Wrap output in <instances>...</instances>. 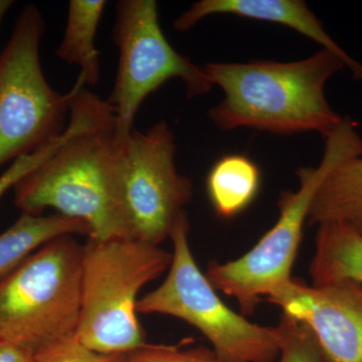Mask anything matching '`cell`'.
<instances>
[{"mask_svg":"<svg viewBox=\"0 0 362 362\" xmlns=\"http://www.w3.org/2000/svg\"><path fill=\"white\" fill-rule=\"evenodd\" d=\"M189 230L185 214L170 235L173 252L168 277L138 300V313L164 314L185 321L201 331L225 362L275 361L282 341L280 326L250 322L221 301L197 267L188 243Z\"/></svg>","mask_w":362,"mask_h":362,"instance_id":"cell-6","label":"cell"},{"mask_svg":"<svg viewBox=\"0 0 362 362\" xmlns=\"http://www.w3.org/2000/svg\"><path fill=\"white\" fill-rule=\"evenodd\" d=\"M107 1L71 0L63 40L57 49L62 61L80 68L86 87L97 86L100 80V52L96 35Z\"/></svg>","mask_w":362,"mask_h":362,"instance_id":"cell-15","label":"cell"},{"mask_svg":"<svg viewBox=\"0 0 362 362\" xmlns=\"http://www.w3.org/2000/svg\"><path fill=\"white\" fill-rule=\"evenodd\" d=\"M70 126L68 124L64 134L58 139L54 140V142H52L51 144L33 152V153L18 157V159L11 162L8 168L0 175V199L11 188H14L28 173H32L35 168H39L40 164L44 163L47 158H49L54 154V152L65 142L66 138L70 135Z\"/></svg>","mask_w":362,"mask_h":362,"instance_id":"cell-20","label":"cell"},{"mask_svg":"<svg viewBox=\"0 0 362 362\" xmlns=\"http://www.w3.org/2000/svg\"><path fill=\"white\" fill-rule=\"evenodd\" d=\"M45 30L40 9L25 6L0 54V168L51 144L68 126L71 93L52 89L42 71Z\"/></svg>","mask_w":362,"mask_h":362,"instance_id":"cell-7","label":"cell"},{"mask_svg":"<svg viewBox=\"0 0 362 362\" xmlns=\"http://www.w3.org/2000/svg\"><path fill=\"white\" fill-rule=\"evenodd\" d=\"M310 275L313 286L340 281L361 285L362 233L344 223L319 225Z\"/></svg>","mask_w":362,"mask_h":362,"instance_id":"cell-13","label":"cell"},{"mask_svg":"<svg viewBox=\"0 0 362 362\" xmlns=\"http://www.w3.org/2000/svg\"><path fill=\"white\" fill-rule=\"evenodd\" d=\"M279 326L282 331L279 362H324L315 338L305 324L283 313Z\"/></svg>","mask_w":362,"mask_h":362,"instance_id":"cell-17","label":"cell"},{"mask_svg":"<svg viewBox=\"0 0 362 362\" xmlns=\"http://www.w3.org/2000/svg\"><path fill=\"white\" fill-rule=\"evenodd\" d=\"M84 246L62 235L0 283V339L33 356L75 337L82 308Z\"/></svg>","mask_w":362,"mask_h":362,"instance_id":"cell-5","label":"cell"},{"mask_svg":"<svg viewBox=\"0 0 362 362\" xmlns=\"http://www.w3.org/2000/svg\"><path fill=\"white\" fill-rule=\"evenodd\" d=\"M125 362H225L214 350L197 347L180 349L173 345L145 344L141 349L130 352Z\"/></svg>","mask_w":362,"mask_h":362,"instance_id":"cell-18","label":"cell"},{"mask_svg":"<svg viewBox=\"0 0 362 362\" xmlns=\"http://www.w3.org/2000/svg\"><path fill=\"white\" fill-rule=\"evenodd\" d=\"M68 235L90 238V228L84 221L62 214L33 216L21 213L11 228L0 233V283L40 247Z\"/></svg>","mask_w":362,"mask_h":362,"instance_id":"cell-12","label":"cell"},{"mask_svg":"<svg viewBox=\"0 0 362 362\" xmlns=\"http://www.w3.org/2000/svg\"><path fill=\"white\" fill-rule=\"evenodd\" d=\"M308 221L344 223L362 232V156L347 159L326 176L314 195Z\"/></svg>","mask_w":362,"mask_h":362,"instance_id":"cell-14","label":"cell"},{"mask_svg":"<svg viewBox=\"0 0 362 362\" xmlns=\"http://www.w3.org/2000/svg\"><path fill=\"white\" fill-rule=\"evenodd\" d=\"M127 354H101L87 349L77 337L62 340L35 356V362H125Z\"/></svg>","mask_w":362,"mask_h":362,"instance_id":"cell-19","label":"cell"},{"mask_svg":"<svg viewBox=\"0 0 362 362\" xmlns=\"http://www.w3.org/2000/svg\"><path fill=\"white\" fill-rule=\"evenodd\" d=\"M70 93V135L14 187V204L21 213L42 216L52 209L84 221L90 228L89 239H125L116 197L113 108L81 77Z\"/></svg>","mask_w":362,"mask_h":362,"instance_id":"cell-1","label":"cell"},{"mask_svg":"<svg viewBox=\"0 0 362 362\" xmlns=\"http://www.w3.org/2000/svg\"><path fill=\"white\" fill-rule=\"evenodd\" d=\"M261 185V171L249 157L230 154L214 164L206 180V189L214 211L230 220L251 206Z\"/></svg>","mask_w":362,"mask_h":362,"instance_id":"cell-16","label":"cell"},{"mask_svg":"<svg viewBox=\"0 0 362 362\" xmlns=\"http://www.w3.org/2000/svg\"><path fill=\"white\" fill-rule=\"evenodd\" d=\"M112 40L119 52L115 85L107 101L122 142L132 132L144 100L171 78H180L187 98L204 96L214 85L204 66L173 49L162 32L156 0H120Z\"/></svg>","mask_w":362,"mask_h":362,"instance_id":"cell-9","label":"cell"},{"mask_svg":"<svg viewBox=\"0 0 362 362\" xmlns=\"http://www.w3.org/2000/svg\"><path fill=\"white\" fill-rule=\"evenodd\" d=\"M214 14H233L292 28L320 45L323 49L341 58L351 75L362 80L361 64L330 37L321 21L303 0H201L178 16L173 28L177 32H188L199 21Z\"/></svg>","mask_w":362,"mask_h":362,"instance_id":"cell-11","label":"cell"},{"mask_svg":"<svg viewBox=\"0 0 362 362\" xmlns=\"http://www.w3.org/2000/svg\"><path fill=\"white\" fill-rule=\"evenodd\" d=\"M13 4V0H0V25H1V21L4 20V16H6L7 11L11 9Z\"/></svg>","mask_w":362,"mask_h":362,"instance_id":"cell-22","label":"cell"},{"mask_svg":"<svg viewBox=\"0 0 362 362\" xmlns=\"http://www.w3.org/2000/svg\"><path fill=\"white\" fill-rule=\"evenodd\" d=\"M268 301L310 329L324 362H362L361 285L308 286L292 278Z\"/></svg>","mask_w":362,"mask_h":362,"instance_id":"cell-10","label":"cell"},{"mask_svg":"<svg viewBox=\"0 0 362 362\" xmlns=\"http://www.w3.org/2000/svg\"><path fill=\"white\" fill-rule=\"evenodd\" d=\"M0 362H35V356L16 343L0 339Z\"/></svg>","mask_w":362,"mask_h":362,"instance_id":"cell-21","label":"cell"},{"mask_svg":"<svg viewBox=\"0 0 362 362\" xmlns=\"http://www.w3.org/2000/svg\"><path fill=\"white\" fill-rule=\"evenodd\" d=\"M176 144L168 123L133 129L118 142L115 185L125 239L159 246L192 201V180L176 168Z\"/></svg>","mask_w":362,"mask_h":362,"instance_id":"cell-8","label":"cell"},{"mask_svg":"<svg viewBox=\"0 0 362 362\" xmlns=\"http://www.w3.org/2000/svg\"><path fill=\"white\" fill-rule=\"evenodd\" d=\"M223 99L209 110L221 130L238 128L291 135L318 132L323 137L341 123L325 96L328 81L347 69L327 49L294 62H211L204 66Z\"/></svg>","mask_w":362,"mask_h":362,"instance_id":"cell-2","label":"cell"},{"mask_svg":"<svg viewBox=\"0 0 362 362\" xmlns=\"http://www.w3.org/2000/svg\"><path fill=\"white\" fill-rule=\"evenodd\" d=\"M362 233V232H361Z\"/></svg>","mask_w":362,"mask_h":362,"instance_id":"cell-23","label":"cell"},{"mask_svg":"<svg viewBox=\"0 0 362 362\" xmlns=\"http://www.w3.org/2000/svg\"><path fill=\"white\" fill-rule=\"evenodd\" d=\"M357 156H362V137L356 123L343 117L341 123L325 137V151L319 165L298 169L299 189L281 192L280 216L275 226L239 259L226 263L209 262L204 273L207 280L214 290L238 302L242 315H252L262 297L270 296L291 280L317 189L333 169Z\"/></svg>","mask_w":362,"mask_h":362,"instance_id":"cell-3","label":"cell"},{"mask_svg":"<svg viewBox=\"0 0 362 362\" xmlns=\"http://www.w3.org/2000/svg\"><path fill=\"white\" fill-rule=\"evenodd\" d=\"M171 261L173 252L156 245L123 238L89 239L83 254L78 341L101 354H127L144 346L138 294Z\"/></svg>","mask_w":362,"mask_h":362,"instance_id":"cell-4","label":"cell"}]
</instances>
